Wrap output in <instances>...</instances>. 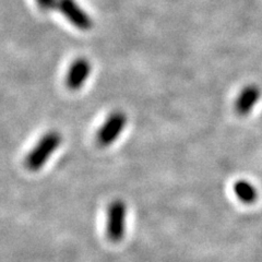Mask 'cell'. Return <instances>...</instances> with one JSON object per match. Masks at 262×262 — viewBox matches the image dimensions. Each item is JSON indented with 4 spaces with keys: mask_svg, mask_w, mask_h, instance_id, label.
I'll list each match as a JSON object with an SVG mask.
<instances>
[{
    "mask_svg": "<svg viewBox=\"0 0 262 262\" xmlns=\"http://www.w3.org/2000/svg\"><path fill=\"white\" fill-rule=\"evenodd\" d=\"M60 143L61 136L56 131L47 133L39 139L36 145L27 155L26 166L30 170L40 169L52 157V154L58 149Z\"/></svg>",
    "mask_w": 262,
    "mask_h": 262,
    "instance_id": "cell-1",
    "label": "cell"
},
{
    "mask_svg": "<svg viewBox=\"0 0 262 262\" xmlns=\"http://www.w3.org/2000/svg\"><path fill=\"white\" fill-rule=\"evenodd\" d=\"M127 207L124 201H113L107 211V223H106V235L113 243H118L124 238L126 233Z\"/></svg>",
    "mask_w": 262,
    "mask_h": 262,
    "instance_id": "cell-2",
    "label": "cell"
},
{
    "mask_svg": "<svg viewBox=\"0 0 262 262\" xmlns=\"http://www.w3.org/2000/svg\"><path fill=\"white\" fill-rule=\"evenodd\" d=\"M127 124V116L121 112H114L104 121L102 127L98 129L96 140L102 146H107L117 140V138L125 129Z\"/></svg>",
    "mask_w": 262,
    "mask_h": 262,
    "instance_id": "cell-3",
    "label": "cell"
},
{
    "mask_svg": "<svg viewBox=\"0 0 262 262\" xmlns=\"http://www.w3.org/2000/svg\"><path fill=\"white\" fill-rule=\"evenodd\" d=\"M57 8L73 27L80 31H89L93 27L90 15L76 3V0H58Z\"/></svg>",
    "mask_w": 262,
    "mask_h": 262,
    "instance_id": "cell-4",
    "label": "cell"
},
{
    "mask_svg": "<svg viewBox=\"0 0 262 262\" xmlns=\"http://www.w3.org/2000/svg\"><path fill=\"white\" fill-rule=\"evenodd\" d=\"M91 63L85 58H78L71 63L66 76V85L71 91H77L85 83L91 73Z\"/></svg>",
    "mask_w": 262,
    "mask_h": 262,
    "instance_id": "cell-5",
    "label": "cell"
},
{
    "mask_svg": "<svg viewBox=\"0 0 262 262\" xmlns=\"http://www.w3.org/2000/svg\"><path fill=\"white\" fill-rule=\"evenodd\" d=\"M261 97V91L257 85H247L245 86L242 92L238 94V97L235 102V110L242 116L247 115L255 108V106L259 102Z\"/></svg>",
    "mask_w": 262,
    "mask_h": 262,
    "instance_id": "cell-6",
    "label": "cell"
},
{
    "mask_svg": "<svg viewBox=\"0 0 262 262\" xmlns=\"http://www.w3.org/2000/svg\"><path fill=\"white\" fill-rule=\"evenodd\" d=\"M234 193L235 195L241 200L243 203L250 204L256 201L258 192L256 187L253 186L251 183L247 182V180H237L234 184Z\"/></svg>",
    "mask_w": 262,
    "mask_h": 262,
    "instance_id": "cell-7",
    "label": "cell"
},
{
    "mask_svg": "<svg viewBox=\"0 0 262 262\" xmlns=\"http://www.w3.org/2000/svg\"><path fill=\"white\" fill-rule=\"evenodd\" d=\"M36 3L40 9L44 11H51L54 8H57L58 0H36Z\"/></svg>",
    "mask_w": 262,
    "mask_h": 262,
    "instance_id": "cell-8",
    "label": "cell"
}]
</instances>
